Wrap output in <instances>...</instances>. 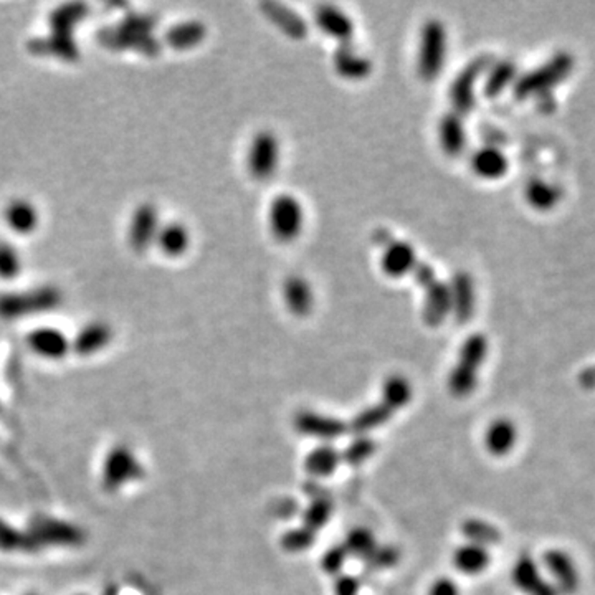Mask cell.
Here are the masks:
<instances>
[{
    "mask_svg": "<svg viewBox=\"0 0 595 595\" xmlns=\"http://www.w3.org/2000/svg\"><path fill=\"white\" fill-rule=\"evenodd\" d=\"M22 270L21 253L11 243L0 241V278L13 280Z\"/></svg>",
    "mask_w": 595,
    "mask_h": 595,
    "instance_id": "obj_35",
    "label": "cell"
},
{
    "mask_svg": "<svg viewBox=\"0 0 595 595\" xmlns=\"http://www.w3.org/2000/svg\"><path fill=\"white\" fill-rule=\"evenodd\" d=\"M314 21L321 31L341 43H349L354 33L353 21L335 5H319L314 11Z\"/></svg>",
    "mask_w": 595,
    "mask_h": 595,
    "instance_id": "obj_17",
    "label": "cell"
},
{
    "mask_svg": "<svg viewBox=\"0 0 595 595\" xmlns=\"http://www.w3.org/2000/svg\"><path fill=\"white\" fill-rule=\"evenodd\" d=\"M27 343L35 354L42 355L47 359H62L70 349V343H68L66 336L55 328L33 329L27 337Z\"/></svg>",
    "mask_w": 595,
    "mask_h": 595,
    "instance_id": "obj_19",
    "label": "cell"
},
{
    "mask_svg": "<svg viewBox=\"0 0 595 595\" xmlns=\"http://www.w3.org/2000/svg\"><path fill=\"white\" fill-rule=\"evenodd\" d=\"M29 50L33 55L57 57L65 62H76L80 58V48L72 37L50 35L45 39H33L29 42Z\"/></svg>",
    "mask_w": 595,
    "mask_h": 595,
    "instance_id": "obj_21",
    "label": "cell"
},
{
    "mask_svg": "<svg viewBox=\"0 0 595 595\" xmlns=\"http://www.w3.org/2000/svg\"><path fill=\"white\" fill-rule=\"evenodd\" d=\"M516 78V65L512 60H502V62L491 63L488 68L486 80L483 84V92L486 98H496L503 93L504 88H508Z\"/></svg>",
    "mask_w": 595,
    "mask_h": 595,
    "instance_id": "obj_30",
    "label": "cell"
},
{
    "mask_svg": "<svg viewBox=\"0 0 595 595\" xmlns=\"http://www.w3.org/2000/svg\"><path fill=\"white\" fill-rule=\"evenodd\" d=\"M280 157V144L270 131H261L251 141L247 166L250 176L257 180H267L273 176Z\"/></svg>",
    "mask_w": 595,
    "mask_h": 595,
    "instance_id": "obj_10",
    "label": "cell"
},
{
    "mask_svg": "<svg viewBox=\"0 0 595 595\" xmlns=\"http://www.w3.org/2000/svg\"><path fill=\"white\" fill-rule=\"evenodd\" d=\"M382 272L390 278H400L407 273L414 272L417 267V255L414 247L407 241H392L382 251L381 260Z\"/></svg>",
    "mask_w": 595,
    "mask_h": 595,
    "instance_id": "obj_13",
    "label": "cell"
},
{
    "mask_svg": "<svg viewBox=\"0 0 595 595\" xmlns=\"http://www.w3.org/2000/svg\"><path fill=\"white\" fill-rule=\"evenodd\" d=\"M111 337H113V331L108 324L100 323V321L88 324L74 337V353H78L80 355L94 354L109 345Z\"/></svg>",
    "mask_w": 595,
    "mask_h": 595,
    "instance_id": "obj_25",
    "label": "cell"
},
{
    "mask_svg": "<svg viewBox=\"0 0 595 595\" xmlns=\"http://www.w3.org/2000/svg\"><path fill=\"white\" fill-rule=\"evenodd\" d=\"M88 15V5L80 4V2H72L60 5L55 9L50 15V25H52V33L58 35H66L74 37V25L83 21Z\"/></svg>",
    "mask_w": 595,
    "mask_h": 595,
    "instance_id": "obj_29",
    "label": "cell"
},
{
    "mask_svg": "<svg viewBox=\"0 0 595 595\" xmlns=\"http://www.w3.org/2000/svg\"><path fill=\"white\" fill-rule=\"evenodd\" d=\"M206 35L207 29L202 22L188 21L171 27L164 35V40L174 50H190L204 42Z\"/></svg>",
    "mask_w": 595,
    "mask_h": 595,
    "instance_id": "obj_24",
    "label": "cell"
},
{
    "mask_svg": "<svg viewBox=\"0 0 595 595\" xmlns=\"http://www.w3.org/2000/svg\"><path fill=\"white\" fill-rule=\"evenodd\" d=\"M559 198H561V188L544 180H531L526 188V200L534 209H551L559 202Z\"/></svg>",
    "mask_w": 595,
    "mask_h": 595,
    "instance_id": "obj_33",
    "label": "cell"
},
{
    "mask_svg": "<svg viewBox=\"0 0 595 595\" xmlns=\"http://www.w3.org/2000/svg\"><path fill=\"white\" fill-rule=\"evenodd\" d=\"M516 439H518V430L512 425V420L506 418L493 422L485 437L488 451L498 457L510 453L516 443Z\"/></svg>",
    "mask_w": 595,
    "mask_h": 595,
    "instance_id": "obj_27",
    "label": "cell"
},
{
    "mask_svg": "<svg viewBox=\"0 0 595 595\" xmlns=\"http://www.w3.org/2000/svg\"><path fill=\"white\" fill-rule=\"evenodd\" d=\"M143 477V467L136 455L127 447H115L106 455L103 463V486L108 491L119 490L129 481Z\"/></svg>",
    "mask_w": 595,
    "mask_h": 595,
    "instance_id": "obj_9",
    "label": "cell"
},
{
    "mask_svg": "<svg viewBox=\"0 0 595 595\" xmlns=\"http://www.w3.org/2000/svg\"><path fill=\"white\" fill-rule=\"evenodd\" d=\"M374 241H376L377 245H381L384 249V247H387L392 241V237H390V233L387 230L381 229L377 230L376 233H374Z\"/></svg>",
    "mask_w": 595,
    "mask_h": 595,
    "instance_id": "obj_40",
    "label": "cell"
},
{
    "mask_svg": "<svg viewBox=\"0 0 595 595\" xmlns=\"http://www.w3.org/2000/svg\"><path fill=\"white\" fill-rule=\"evenodd\" d=\"M514 584L528 595H559L557 589L544 581L531 557H521L512 569Z\"/></svg>",
    "mask_w": 595,
    "mask_h": 595,
    "instance_id": "obj_18",
    "label": "cell"
},
{
    "mask_svg": "<svg viewBox=\"0 0 595 595\" xmlns=\"http://www.w3.org/2000/svg\"><path fill=\"white\" fill-rule=\"evenodd\" d=\"M303 207L290 194L273 198L270 206V229L280 241H296L303 229Z\"/></svg>",
    "mask_w": 595,
    "mask_h": 595,
    "instance_id": "obj_7",
    "label": "cell"
},
{
    "mask_svg": "<svg viewBox=\"0 0 595 595\" xmlns=\"http://www.w3.org/2000/svg\"><path fill=\"white\" fill-rule=\"evenodd\" d=\"M493 58L488 55H480L478 58L471 60L453 80L450 86L449 98L453 106V113L465 116L470 113L475 106V86L483 74L488 72Z\"/></svg>",
    "mask_w": 595,
    "mask_h": 595,
    "instance_id": "obj_6",
    "label": "cell"
},
{
    "mask_svg": "<svg viewBox=\"0 0 595 595\" xmlns=\"http://www.w3.org/2000/svg\"><path fill=\"white\" fill-rule=\"evenodd\" d=\"M471 169L483 179H498L508 169V159L496 147H481L471 156Z\"/></svg>",
    "mask_w": 595,
    "mask_h": 595,
    "instance_id": "obj_26",
    "label": "cell"
},
{
    "mask_svg": "<svg viewBox=\"0 0 595 595\" xmlns=\"http://www.w3.org/2000/svg\"><path fill=\"white\" fill-rule=\"evenodd\" d=\"M260 7L263 15L286 37H290L293 40H303L308 35V23L290 7L276 2H265Z\"/></svg>",
    "mask_w": 595,
    "mask_h": 595,
    "instance_id": "obj_15",
    "label": "cell"
},
{
    "mask_svg": "<svg viewBox=\"0 0 595 595\" xmlns=\"http://www.w3.org/2000/svg\"><path fill=\"white\" fill-rule=\"evenodd\" d=\"M414 275H416V282H417L424 290L437 280L435 270H433L428 263H417V267H416V270H414Z\"/></svg>",
    "mask_w": 595,
    "mask_h": 595,
    "instance_id": "obj_37",
    "label": "cell"
},
{
    "mask_svg": "<svg viewBox=\"0 0 595 595\" xmlns=\"http://www.w3.org/2000/svg\"><path fill=\"white\" fill-rule=\"evenodd\" d=\"M5 220L13 232L31 233L39 225V214L29 200H12L5 209Z\"/></svg>",
    "mask_w": 595,
    "mask_h": 595,
    "instance_id": "obj_28",
    "label": "cell"
},
{
    "mask_svg": "<svg viewBox=\"0 0 595 595\" xmlns=\"http://www.w3.org/2000/svg\"><path fill=\"white\" fill-rule=\"evenodd\" d=\"M157 210L153 204H143L135 210V215L131 219L129 232H127V241L131 249H135L137 253H143L147 250L153 241H156L157 232Z\"/></svg>",
    "mask_w": 595,
    "mask_h": 595,
    "instance_id": "obj_11",
    "label": "cell"
},
{
    "mask_svg": "<svg viewBox=\"0 0 595 595\" xmlns=\"http://www.w3.org/2000/svg\"><path fill=\"white\" fill-rule=\"evenodd\" d=\"M544 563L556 581V585L561 592L573 595L579 591L581 579L575 567L574 561L569 554L559 549H551L544 554Z\"/></svg>",
    "mask_w": 595,
    "mask_h": 595,
    "instance_id": "obj_12",
    "label": "cell"
},
{
    "mask_svg": "<svg viewBox=\"0 0 595 595\" xmlns=\"http://www.w3.org/2000/svg\"><path fill=\"white\" fill-rule=\"evenodd\" d=\"M0 551L4 553H37V546L31 541V534L12 526L11 522L0 518Z\"/></svg>",
    "mask_w": 595,
    "mask_h": 595,
    "instance_id": "obj_32",
    "label": "cell"
},
{
    "mask_svg": "<svg viewBox=\"0 0 595 595\" xmlns=\"http://www.w3.org/2000/svg\"><path fill=\"white\" fill-rule=\"evenodd\" d=\"M579 384L587 390L595 389V366L587 367L579 374Z\"/></svg>",
    "mask_w": 595,
    "mask_h": 595,
    "instance_id": "obj_38",
    "label": "cell"
},
{
    "mask_svg": "<svg viewBox=\"0 0 595 595\" xmlns=\"http://www.w3.org/2000/svg\"><path fill=\"white\" fill-rule=\"evenodd\" d=\"M488 563H490V557H488L486 551L483 547H480V546L463 547L457 554V564H459V571L468 573V574L481 573L488 565Z\"/></svg>",
    "mask_w": 595,
    "mask_h": 595,
    "instance_id": "obj_34",
    "label": "cell"
},
{
    "mask_svg": "<svg viewBox=\"0 0 595 595\" xmlns=\"http://www.w3.org/2000/svg\"><path fill=\"white\" fill-rule=\"evenodd\" d=\"M283 298H284L286 308L294 316H306L313 308V290H311L310 283L298 275L286 278V282L283 284Z\"/></svg>",
    "mask_w": 595,
    "mask_h": 595,
    "instance_id": "obj_22",
    "label": "cell"
},
{
    "mask_svg": "<svg viewBox=\"0 0 595 595\" xmlns=\"http://www.w3.org/2000/svg\"><path fill=\"white\" fill-rule=\"evenodd\" d=\"M439 137L442 149L449 156H459L467 149V129L461 116L450 113L442 118L439 126Z\"/></svg>",
    "mask_w": 595,
    "mask_h": 595,
    "instance_id": "obj_23",
    "label": "cell"
},
{
    "mask_svg": "<svg viewBox=\"0 0 595 595\" xmlns=\"http://www.w3.org/2000/svg\"><path fill=\"white\" fill-rule=\"evenodd\" d=\"M386 394L390 400H394L396 404H402L407 400L408 386L407 382L400 377H394L387 382Z\"/></svg>",
    "mask_w": 595,
    "mask_h": 595,
    "instance_id": "obj_36",
    "label": "cell"
},
{
    "mask_svg": "<svg viewBox=\"0 0 595 595\" xmlns=\"http://www.w3.org/2000/svg\"><path fill=\"white\" fill-rule=\"evenodd\" d=\"M451 313L459 323H467L475 311V283L467 272H457L449 284Z\"/></svg>",
    "mask_w": 595,
    "mask_h": 595,
    "instance_id": "obj_14",
    "label": "cell"
},
{
    "mask_svg": "<svg viewBox=\"0 0 595 595\" xmlns=\"http://www.w3.org/2000/svg\"><path fill=\"white\" fill-rule=\"evenodd\" d=\"M156 241L168 257H180L190 243L188 230L180 223H168L157 232Z\"/></svg>",
    "mask_w": 595,
    "mask_h": 595,
    "instance_id": "obj_31",
    "label": "cell"
},
{
    "mask_svg": "<svg viewBox=\"0 0 595 595\" xmlns=\"http://www.w3.org/2000/svg\"><path fill=\"white\" fill-rule=\"evenodd\" d=\"M27 533L31 534V541L39 551L43 547H80L86 541V534L82 528L48 516L33 518Z\"/></svg>",
    "mask_w": 595,
    "mask_h": 595,
    "instance_id": "obj_5",
    "label": "cell"
},
{
    "mask_svg": "<svg viewBox=\"0 0 595 595\" xmlns=\"http://www.w3.org/2000/svg\"><path fill=\"white\" fill-rule=\"evenodd\" d=\"M62 293L55 286H42L31 292L11 293L0 296V318L19 319L29 314L45 313L58 308Z\"/></svg>",
    "mask_w": 595,
    "mask_h": 595,
    "instance_id": "obj_3",
    "label": "cell"
},
{
    "mask_svg": "<svg viewBox=\"0 0 595 595\" xmlns=\"http://www.w3.org/2000/svg\"><path fill=\"white\" fill-rule=\"evenodd\" d=\"M335 70L346 80H363L372 72V63L369 58L355 52L349 43H341L333 55Z\"/></svg>",
    "mask_w": 595,
    "mask_h": 595,
    "instance_id": "obj_20",
    "label": "cell"
},
{
    "mask_svg": "<svg viewBox=\"0 0 595 595\" xmlns=\"http://www.w3.org/2000/svg\"><path fill=\"white\" fill-rule=\"evenodd\" d=\"M451 313V300L447 283L435 282L425 288V300L422 308V318L428 326H439Z\"/></svg>",
    "mask_w": 595,
    "mask_h": 595,
    "instance_id": "obj_16",
    "label": "cell"
},
{
    "mask_svg": "<svg viewBox=\"0 0 595 595\" xmlns=\"http://www.w3.org/2000/svg\"><path fill=\"white\" fill-rule=\"evenodd\" d=\"M574 60L567 53H557L543 66L536 68L531 74L521 76L514 84V96L518 100H526L529 96H543L553 86L561 83L567 74L573 72Z\"/></svg>",
    "mask_w": 595,
    "mask_h": 595,
    "instance_id": "obj_4",
    "label": "cell"
},
{
    "mask_svg": "<svg viewBox=\"0 0 595 595\" xmlns=\"http://www.w3.org/2000/svg\"><path fill=\"white\" fill-rule=\"evenodd\" d=\"M156 22L151 13H129L121 23L100 31L98 40L109 50H136L146 57H157L161 43L153 35Z\"/></svg>",
    "mask_w": 595,
    "mask_h": 595,
    "instance_id": "obj_1",
    "label": "cell"
},
{
    "mask_svg": "<svg viewBox=\"0 0 595 595\" xmlns=\"http://www.w3.org/2000/svg\"><path fill=\"white\" fill-rule=\"evenodd\" d=\"M486 339L485 336L475 335L465 341L459 351V366L451 372L450 384L457 392H468L475 386L477 371L486 355Z\"/></svg>",
    "mask_w": 595,
    "mask_h": 595,
    "instance_id": "obj_8",
    "label": "cell"
},
{
    "mask_svg": "<svg viewBox=\"0 0 595 595\" xmlns=\"http://www.w3.org/2000/svg\"><path fill=\"white\" fill-rule=\"evenodd\" d=\"M447 58V31L445 25L437 19L425 22L420 31L418 42L417 70L424 82L439 78Z\"/></svg>",
    "mask_w": 595,
    "mask_h": 595,
    "instance_id": "obj_2",
    "label": "cell"
},
{
    "mask_svg": "<svg viewBox=\"0 0 595 595\" xmlns=\"http://www.w3.org/2000/svg\"><path fill=\"white\" fill-rule=\"evenodd\" d=\"M430 595H459L455 585L449 582V581H440L437 584L433 585L432 594Z\"/></svg>",
    "mask_w": 595,
    "mask_h": 595,
    "instance_id": "obj_39",
    "label": "cell"
}]
</instances>
